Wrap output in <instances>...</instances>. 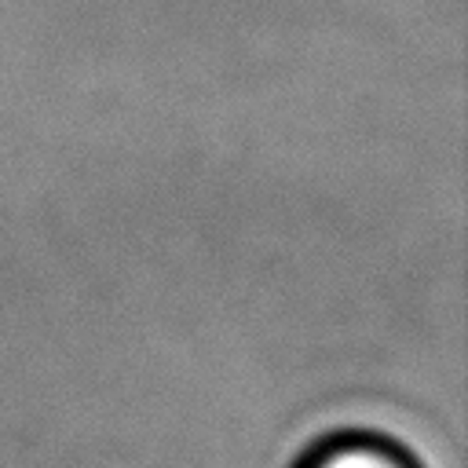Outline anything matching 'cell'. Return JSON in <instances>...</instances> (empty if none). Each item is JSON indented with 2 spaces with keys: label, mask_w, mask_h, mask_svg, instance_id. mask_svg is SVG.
Listing matches in <instances>:
<instances>
[{
  "label": "cell",
  "mask_w": 468,
  "mask_h": 468,
  "mask_svg": "<svg viewBox=\"0 0 468 468\" xmlns=\"http://www.w3.org/2000/svg\"><path fill=\"white\" fill-rule=\"evenodd\" d=\"M292 468H420V461L380 431H333L311 442Z\"/></svg>",
  "instance_id": "obj_1"
}]
</instances>
